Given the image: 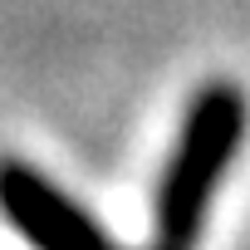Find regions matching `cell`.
<instances>
[{
    "label": "cell",
    "mask_w": 250,
    "mask_h": 250,
    "mask_svg": "<svg viewBox=\"0 0 250 250\" xmlns=\"http://www.w3.org/2000/svg\"><path fill=\"white\" fill-rule=\"evenodd\" d=\"M0 211L35 250H118L79 201L25 162H0Z\"/></svg>",
    "instance_id": "2"
},
{
    "label": "cell",
    "mask_w": 250,
    "mask_h": 250,
    "mask_svg": "<svg viewBox=\"0 0 250 250\" xmlns=\"http://www.w3.org/2000/svg\"><path fill=\"white\" fill-rule=\"evenodd\" d=\"M245 138V98L230 83H206L187 118H182V133L172 143V157L162 167L157 182V245L167 250H191L201 226H206V206L216 196V187L226 182L235 152Z\"/></svg>",
    "instance_id": "1"
},
{
    "label": "cell",
    "mask_w": 250,
    "mask_h": 250,
    "mask_svg": "<svg viewBox=\"0 0 250 250\" xmlns=\"http://www.w3.org/2000/svg\"><path fill=\"white\" fill-rule=\"evenodd\" d=\"M157 250H167V245H157Z\"/></svg>",
    "instance_id": "3"
}]
</instances>
